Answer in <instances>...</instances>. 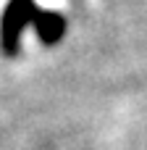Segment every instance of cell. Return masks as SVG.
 I'll list each match as a JSON object with an SVG mask.
<instances>
[{
    "instance_id": "cell-2",
    "label": "cell",
    "mask_w": 147,
    "mask_h": 150,
    "mask_svg": "<svg viewBox=\"0 0 147 150\" xmlns=\"http://www.w3.org/2000/svg\"><path fill=\"white\" fill-rule=\"evenodd\" d=\"M32 26H34V32H37V37L42 40V42H47V45H53V42H58L60 37H63V32H66V18H63V13H58V11H37V16H34V21H32Z\"/></svg>"
},
{
    "instance_id": "cell-1",
    "label": "cell",
    "mask_w": 147,
    "mask_h": 150,
    "mask_svg": "<svg viewBox=\"0 0 147 150\" xmlns=\"http://www.w3.org/2000/svg\"><path fill=\"white\" fill-rule=\"evenodd\" d=\"M37 3L34 0H8L3 16H0V47L5 55H16L21 45V34L26 26H32L37 16Z\"/></svg>"
}]
</instances>
